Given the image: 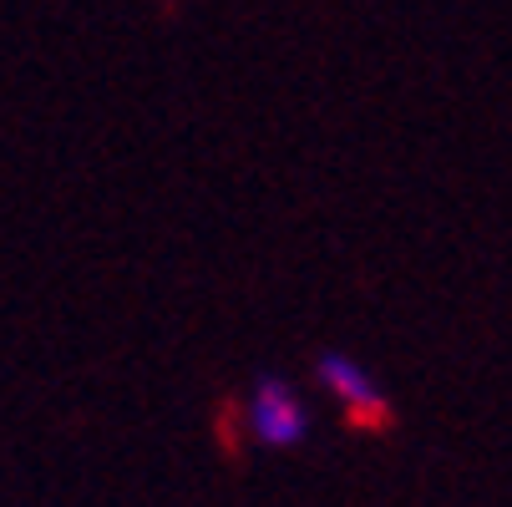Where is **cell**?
Returning <instances> with one entry per match:
<instances>
[{
    "label": "cell",
    "instance_id": "cell-2",
    "mask_svg": "<svg viewBox=\"0 0 512 507\" xmlns=\"http://www.w3.org/2000/svg\"><path fill=\"white\" fill-rule=\"evenodd\" d=\"M315 376H320L325 396H330L355 426H371V431L391 426V401H386V391L371 381V371H365L355 355H345V350H320Z\"/></svg>",
    "mask_w": 512,
    "mask_h": 507
},
{
    "label": "cell",
    "instance_id": "cell-1",
    "mask_svg": "<svg viewBox=\"0 0 512 507\" xmlns=\"http://www.w3.org/2000/svg\"><path fill=\"white\" fill-rule=\"evenodd\" d=\"M249 416V437L269 452H289V447H300L310 437V411H305V396L279 381V376H264L244 406Z\"/></svg>",
    "mask_w": 512,
    "mask_h": 507
}]
</instances>
